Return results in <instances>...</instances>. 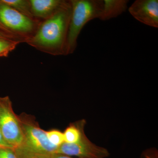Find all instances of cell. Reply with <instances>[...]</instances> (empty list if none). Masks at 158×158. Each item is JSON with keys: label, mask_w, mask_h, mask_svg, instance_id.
Instances as JSON below:
<instances>
[{"label": "cell", "mask_w": 158, "mask_h": 158, "mask_svg": "<svg viewBox=\"0 0 158 158\" xmlns=\"http://www.w3.org/2000/svg\"><path fill=\"white\" fill-rule=\"evenodd\" d=\"M18 116L23 138L22 145L19 148L34 152H56L59 147L51 144L46 131L40 127L34 116L23 113Z\"/></svg>", "instance_id": "277c9868"}, {"label": "cell", "mask_w": 158, "mask_h": 158, "mask_svg": "<svg viewBox=\"0 0 158 158\" xmlns=\"http://www.w3.org/2000/svg\"><path fill=\"white\" fill-rule=\"evenodd\" d=\"M0 158H18L14 148L0 147Z\"/></svg>", "instance_id": "9a60e30c"}, {"label": "cell", "mask_w": 158, "mask_h": 158, "mask_svg": "<svg viewBox=\"0 0 158 158\" xmlns=\"http://www.w3.org/2000/svg\"><path fill=\"white\" fill-rule=\"evenodd\" d=\"M128 10L138 21L150 27H158V0H137Z\"/></svg>", "instance_id": "52a82bcc"}, {"label": "cell", "mask_w": 158, "mask_h": 158, "mask_svg": "<svg viewBox=\"0 0 158 158\" xmlns=\"http://www.w3.org/2000/svg\"><path fill=\"white\" fill-rule=\"evenodd\" d=\"M47 136L50 142L55 146L59 147L64 142L63 133L59 130L53 129L46 131Z\"/></svg>", "instance_id": "5bb4252c"}, {"label": "cell", "mask_w": 158, "mask_h": 158, "mask_svg": "<svg viewBox=\"0 0 158 158\" xmlns=\"http://www.w3.org/2000/svg\"><path fill=\"white\" fill-rule=\"evenodd\" d=\"M63 0H30L33 16L37 19H48L59 9Z\"/></svg>", "instance_id": "ba28073f"}, {"label": "cell", "mask_w": 158, "mask_h": 158, "mask_svg": "<svg viewBox=\"0 0 158 158\" xmlns=\"http://www.w3.org/2000/svg\"><path fill=\"white\" fill-rule=\"evenodd\" d=\"M71 11L70 1L63 0L57 11L41 21L34 36L26 43L45 53L65 55Z\"/></svg>", "instance_id": "6da1fadb"}, {"label": "cell", "mask_w": 158, "mask_h": 158, "mask_svg": "<svg viewBox=\"0 0 158 158\" xmlns=\"http://www.w3.org/2000/svg\"><path fill=\"white\" fill-rule=\"evenodd\" d=\"M0 131L6 142L14 148L22 145L23 138L19 118L8 96L0 97Z\"/></svg>", "instance_id": "5b68a950"}, {"label": "cell", "mask_w": 158, "mask_h": 158, "mask_svg": "<svg viewBox=\"0 0 158 158\" xmlns=\"http://www.w3.org/2000/svg\"><path fill=\"white\" fill-rule=\"evenodd\" d=\"M127 0H104L103 8L99 19L108 20L116 18L126 11Z\"/></svg>", "instance_id": "9c48e42d"}, {"label": "cell", "mask_w": 158, "mask_h": 158, "mask_svg": "<svg viewBox=\"0 0 158 158\" xmlns=\"http://www.w3.org/2000/svg\"><path fill=\"white\" fill-rule=\"evenodd\" d=\"M6 5L30 18L34 17L31 10V3L29 0H2Z\"/></svg>", "instance_id": "8fae6325"}, {"label": "cell", "mask_w": 158, "mask_h": 158, "mask_svg": "<svg viewBox=\"0 0 158 158\" xmlns=\"http://www.w3.org/2000/svg\"><path fill=\"white\" fill-rule=\"evenodd\" d=\"M86 124V120L84 119L71 123L63 132L64 142L74 143L77 142L82 135L85 133Z\"/></svg>", "instance_id": "30bf717a"}, {"label": "cell", "mask_w": 158, "mask_h": 158, "mask_svg": "<svg viewBox=\"0 0 158 158\" xmlns=\"http://www.w3.org/2000/svg\"><path fill=\"white\" fill-rule=\"evenodd\" d=\"M71 15L69 27L65 55L73 53L79 34L90 21L99 19L103 8L102 0H70Z\"/></svg>", "instance_id": "7a4b0ae2"}, {"label": "cell", "mask_w": 158, "mask_h": 158, "mask_svg": "<svg viewBox=\"0 0 158 158\" xmlns=\"http://www.w3.org/2000/svg\"><path fill=\"white\" fill-rule=\"evenodd\" d=\"M20 42L0 38V58L7 57Z\"/></svg>", "instance_id": "4fadbf2b"}, {"label": "cell", "mask_w": 158, "mask_h": 158, "mask_svg": "<svg viewBox=\"0 0 158 158\" xmlns=\"http://www.w3.org/2000/svg\"><path fill=\"white\" fill-rule=\"evenodd\" d=\"M0 147L11 148H14L6 142L4 137H3L1 131H0Z\"/></svg>", "instance_id": "ac0fdd59"}, {"label": "cell", "mask_w": 158, "mask_h": 158, "mask_svg": "<svg viewBox=\"0 0 158 158\" xmlns=\"http://www.w3.org/2000/svg\"><path fill=\"white\" fill-rule=\"evenodd\" d=\"M140 158H158L157 150L155 148H151L144 151Z\"/></svg>", "instance_id": "2e32d148"}, {"label": "cell", "mask_w": 158, "mask_h": 158, "mask_svg": "<svg viewBox=\"0 0 158 158\" xmlns=\"http://www.w3.org/2000/svg\"><path fill=\"white\" fill-rule=\"evenodd\" d=\"M55 153L79 158H106L110 155L107 149L91 142L85 133L76 143L64 142L59 146Z\"/></svg>", "instance_id": "8992f818"}, {"label": "cell", "mask_w": 158, "mask_h": 158, "mask_svg": "<svg viewBox=\"0 0 158 158\" xmlns=\"http://www.w3.org/2000/svg\"><path fill=\"white\" fill-rule=\"evenodd\" d=\"M16 153L18 158H75L55 153H42L32 152L23 148H17Z\"/></svg>", "instance_id": "7c38bea8"}, {"label": "cell", "mask_w": 158, "mask_h": 158, "mask_svg": "<svg viewBox=\"0 0 158 158\" xmlns=\"http://www.w3.org/2000/svg\"><path fill=\"white\" fill-rule=\"evenodd\" d=\"M0 38L10 40H15V41H18L21 43L18 40L12 36L11 34L7 33L1 26H0Z\"/></svg>", "instance_id": "e0dca14e"}, {"label": "cell", "mask_w": 158, "mask_h": 158, "mask_svg": "<svg viewBox=\"0 0 158 158\" xmlns=\"http://www.w3.org/2000/svg\"><path fill=\"white\" fill-rule=\"evenodd\" d=\"M41 22L20 13L0 0V26L21 43H26L33 37Z\"/></svg>", "instance_id": "3957f363"}]
</instances>
